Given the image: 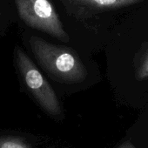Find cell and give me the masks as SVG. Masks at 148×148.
<instances>
[{"label":"cell","mask_w":148,"mask_h":148,"mask_svg":"<svg viewBox=\"0 0 148 148\" xmlns=\"http://www.w3.org/2000/svg\"><path fill=\"white\" fill-rule=\"evenodd\" d=\"M29 44L40 66L51 77L64 84H79L86 80L88 71L73 49L56 45L32 36Z\"/></svg>","instance_id":"cell-1"},{"label":"cell","mask_w":148,"mask_h":148,"mask_svg":"<svg viewBox=\"0 0 148 148\" xmlns=\"http://www.w3.org/2000/svg\"><path fill=\"white\" fill-rule=\"evenodd\" d=\"M19 18L28 26L44 32L58 40L68 43L70 37L65 32L50 0H14Z\"/></svg>","instance_id":"cell-2"},{"label":"cell","mask_w":148,"mask_h":148,"mask_svg":"<svg viewBox=\"0 0 148 148\" xmlns=\"http://www.w3.org/2000/svg\"><path fill=\"white\" fill-rule=\"evenodd\" d=\"M14 57L20 75L37 102L50 115H60L61 107L58 97L35 64L19 46L14 49Z\"/></svg>","instance_id":"cell-3"},{"label":"cell","mask_w":148,"mask_h":148,"mask_svg":"<svg viewBox=\"0 0 148 148\" xmlns=\"http://www.w3.org/2000/svg\"><path fill=\"white\" fill-rule=\"evenodd\" d=\"M70 13L77 16L88 15L92 12L119 9L143 2L144 0H61Z\"/></svg>","instance_id":"cell-4"},{"label":"cell","mask_w":148,"mask_h":148,"mask_svg":"<svg viewBox=\"0 0 148 148\" xmlns=\"http://www.w3.org/2000/svg\"><path fill=\"white\" fill-rule=\"evenodd\" d=\"M135 78L137 80H145L148 79V42L144 45L136 56Z\"/></svg>","instance_id":"cell-5"},{"label":"cell","mask_w":148,"mask_h":148,"mask_svg":"<svg viewBox=\"0 0 148 148\" xmlns=\"http://www.w3.org/2000/svg\"><path fill=\"white\" fill-rule=\"evenodd\" d=\"M0 148H32L19 138L6 136L0 138Z\"/></svg>","instance_id":"cell-6"},{"label":"cell","mask_w":148,"mask_h":148,"mask_svg":"<svg viewBox=\"0 0 148 148\" xmlns=\"http://www.w3.org/2000/svg\"><path fill=\"white\" fill-rule=\"evenodd\" d=\"M118 148H134V147L131 144V142H125V143L122 144L121 145H119Z\"/></svg>","instance_id":"cell-7"}]
</instances>
